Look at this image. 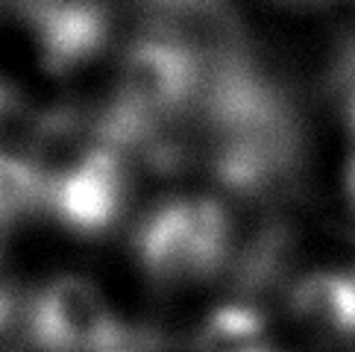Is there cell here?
Masks as SVG:
<instances>
[{
  "label": "cell",
  "instance_id": "3957f363",
  "mask_svg": "<svg viewBox=\"0 0 355 352\" xmlns=\"http://www.w3.org/2000/svg\"><path fill=\"white\" fill-rule=\"evenodd\" d=\"M126 173L118 147L100 141L68 173L47 185L44 203L53 215L80 235L109 232L123 211Z\"/></svg>",
  "mask_w": 355,
  "mask_h": 352
},
{
  "label": "cell",
  "instance_id": "5b68a950",
  "mask_svg": "<svg viewBox=\"0 0 355 352\" xmlns=\"http://www.w3.org/2000/svg\"><path fill=\"white\" fill-rule=\"evenodd\" d=\"M135 249L144 273L159 285H182L214 273V264L188 229L180 200L164 203L141 223Z\"/></svg>",
  "mask_w": 355,
  "mask_h": 352
},
{
  "label": "cell",
  "instance_id": "6da1fadb",
  "mask_svg": "<svg viewBox=\"0 0 355 352\" xmlns=\"http://www.w3.org/2000/svg\"><path fill=\"white\" fill-rule=\"evenodd\" d=\"M200 62L188 44L147 39L138 42L121 68V106L106 127V141L118 147L132 135L150 130V123L176 112L197 91Z\"/></svg>",
  "mask_w": 355,
  "mask_h": 352
},
{
  "label": "cell",
  "instance_id": "7a4b0ae2",
  "mask_svg": "<svg viewBox=\"0 0 355 352\" xmlns=\"http://www.w3.org/2000/svg\"><path fill=\"white\" fill-rule=\"evenodd\" d=\"M33 337L44 352H115L123 332L92 282L59 276L33 306Z\"/></svg>",
  "mask_w": 355,
  "mask_h": 352
},
{
  "label": "cell",
  "instance_id": "277c9868",
  "mask_svg": "<svg viewBox=\"0 0 355 352\" xmlns=\"http://www.w3.org/2000/svg\"><path fill=\"white\" fill-rule=\"evenodd\" d=\"M42 62L53 73L85 68L109 42V15L100 0H24Z\"/></svg>",
  "mask_w": 355,
  "mask_h": 352
},
{
  "label": "cell",
  "instance_id": "8fae6325",
  "mask_svg": "<svg viewBox=\"0 0 355 352\" xmlns=\"http://www.w3.org/2000/svg\"><path fill=\"white\" fill-rule=\"evenodd\" d=\"M15 112H18L15 94H12V88H6L3 82H0V127H3L9 118H15Z\"/></svg>",
  "mask_w": 355,
  "mask_h": 352
},
{
  "label": "cell",
  "instance_id": "7c38bea8",
  "mask_svg": "<svg viewBox=\"0 0 355 352\" xmlns=\"http://www.w3.org/2000/svg\"><path fill=\"white\" fill-rule=\"evenodd\" d=\"M352 68H355V56H352ZM347 77H352V91H349V130L355 138V71H347Z\"/></svg>",
  "mask_w": 355,
  "mask_h": 352
},
{
  "label": "cell",
  "instance_id": "ba28073f",
  "mask_svg": "<svg viewBox=\"0 0 355 352\" xmlns=\"http://www.w3.org/2000/svg\"><path fill=\"white\" fill-rule=\"evenodd\" d=\"M44 179L30 159L0 150V223L24 218L30 209L44 203Z\"/></svg>",
  "mask_w": 355,
  "mask_h": 352
},
{
  "label": "cell",
  "instance_id": "9c48e42d",
  "mask_svg": "<svg viewBox=\"0 0 355 352\" xmlns=\"http://www.w3.org/2000/svg\"><path fill=\"white\" fill-rule=\"evenodd\" d=\"M12 311H15V294H12V276L6 270L3 258H0V332L9 326Z\"/></svg>",
  "mask_w": 355,
  "mask_h": 352
},
{
  "label": "cell",
  "instance_id": "52a82bcc",
  "mask_svg": "<svg viewBox=\"0 0 355 352\" xmlns=\"http://www.w3.org/2000/svg\"><path fill=\"white\" fill-rule=\"evenodd\" d=\"M194 352H273L268 320L256 306H220L202 320Z\"/></svg>",
  "mask_w": 355,
  "mask_h": 352
},
{
  "label": "cell",
  "instance_id": "30bf717a",
  "mask_svg": "<svg viewBox=\"0 0 355 352\" xmlns=\"http://www.w3.org/2000/svg\"><path fill=\"white\" fill-rule=\"evenodd\" d=\"M344 194H347V206H349V218L355 220V150L347 161V170H344Z\"/></svg>",
  "mask_w": 355,
  "mask_h": 352
},
{
  "label": "cell",
  "instance_id": "8992f818",
  "mask_svg": "<svg viewBox=\"0 0 355 352\" xmlns=\"http://www.w3.org/2000/svg\"><path fill=\"white\" fill-rule=\"evenodd\" d=\"M294 317L323 335H355V273H309L291 291Z\"/></svg>",
  "mask_w": 355,
  "mask_h": 352
}]
</instances>
